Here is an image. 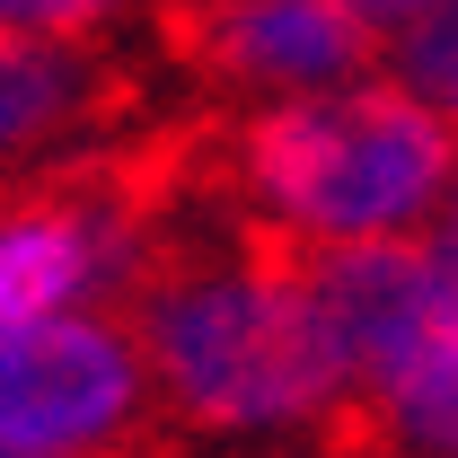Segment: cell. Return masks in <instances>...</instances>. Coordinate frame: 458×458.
Masks as SVG:
<instances>
[{
    "mask_svg": "<svg viewBox=\"0 0 458 458\" xmlns=\"http://www.w3.org/2000/svg\"><path fill=\"white\" fill-rule=\"evenodd\" d=\"M141 352L168 379V397L221 432L309 423L352 397L344 335L318 309L300 256L194 265L176 283L141 291Z\"/></svg>",
    "mask_w": 458,
    "mask_h": 458,
    "instance_id": "obj_1",
    "label": "cell"
},
{
    "mask_svg": "<svg viewBox=\"0 0 458 458\" xmlns=\"http://www.w3.org/2000/svg\"><path fill=\"white\" fill-rule=\"evenodd\" d=\"M450 150L458 132L405 80H344L256 114L238 168L291 238H397L450 185Z\"/></svg>",
    "mask_w": 458,
    "mask_h": 458,
    "instance_id": "obj_2",
    "label": "cell"
},
{
    "mask_svg": "<svg viewBox=\"0 0 458 458\" xmlns=\"http://www.w3.org/2000/svg\"><path fill=\"white\" fill-rule=\"evenodd\" d=\"M141 397L123 335L89 318H0V450L80 458Z\"/></svg>",
    "mask_w": 458,
    "mask_h": 458,
    "instance_id": "obj_3",
    "label": "cell"
},
{
    "mask_svg": "<svg viewBox=\"0 0 458 458\" xmlns=\"http://www.w3.org/2000/svg\"><path fill=\"white\" fill-rule=\"evenodd\" d=\"M370 18H352L344 0H212L194 18V45L229 80H265V89H344L370 62Z\"/></svg>",
    "mask_w": 458,
    "mask_h": 458,
    "instance_id": "obj_4",
    "label": "cell"
},
{
    "mask_svg": "<svg viewBox=\"0 0 458 458\" xmlns=\"http://www.w3.org/2000/svg\"><path fill=\"white\" fill-rule=\"evenodd\" d=\"M123 256L106 212L89 203H18L0 212V318H62L80 291H98Z\"/></svg>",
    "mask_w": 458,
    "mask_h": 458,
    "instance_id": "obj_5",
    "label": "cell"
},
{
    "mask_svg": "<svg viewBox=\"0 0 458 458\" xmlns=\"http://www.w3.org/2000/svg\"><path fill=\"white\" fill-rule=\"evenodd\" d=\"M89 98V71L62 62L45 36H0V159L45 141L54 123H71Z\"/></svg>",
    "mask_w": 458,
    "mask_h": 458,
    "instance_id": "obj_6",
    "label": "cell"
},
{
    "mask_svg": "<svg viewBox=\"0 0 458 458\" xmlns=\"http://www.w3.org/2000/svg\"><path fill=\"white\" fill-rule=\"evenodd\" d=\"M397 80L458 132V0H432L414 27H397Z\"/></svg>",
    "mask_w": 458,
    "mask_h": 458,
    "instance_id": "obj_7",
    "label": "cell"
},
{
    "mask_svg": "<svg viewBox=\"0 0 458 458\" xmlns=\"http://www.w3.org/2000/svg\"><path fill=\"white\" fill-rule=\"evenodd\" d=\"M114 0H0V36H62V27H89Z\"/></svg>",
    "mask_w": 458,
    "mask_h": 458,
    "instance_id": "obj_8",
    "label": "cell"
},
{
    "mask_svg": "<svg viewBox=\"0 0 458 458\" xmlns=\"http://www.w3.org/2000/svg\"><path fill=\"white\" fill-rule=\"evenodd\" d=\"M344 9H352V18H370V27L388 36V27H414V18H423L432 0H344Z\"/></svg>",
    "mask_w": 458,
    "mask_h": 458,
    "instance_id": "obj_9",
    "label": "cell"
},
{
    "mask_svg": "<svg viewBox=\"0 0 458 458\" xmlns=\"http://www.w3.org/2000/svg\"><path fill=\"white\" fill-rule=\"evenodd\" d=\"M0 458H27V450H0Z\"/></svg>",
    "mask_w": 458,
    "mask_h": 458,
    "instance_id": "obj_10",
    "label": "cell"
}]
</instances>
